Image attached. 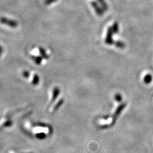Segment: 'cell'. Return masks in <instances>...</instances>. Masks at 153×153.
<instances>
[{
	"label": "cell",
	"mask_w": 153,
	"mask_h": 153,
	"mask_svg": "<svg viewBox=\"0 0 153 153\" xmlns=\"http://www.w3.org/2000/svg\"><path fill=\"white\" fill-rule=\"evenodd\" d=\"M0 22L4 25H5L11 27L15 28L18 26V22L16 21L9 19L5 17H2L0 18Z\"/></svg>",
	"instance_id": "obj_1"
},
{
	"label": "cell",
	"mask_w": 153,
	"mask_h": 153,
	"mask_svg": "<svg viewBox=\"0 0 153 153\" xmlns=\"http://www.w3.org/2000/svg\"><path fill=\"white\" fill-rule=\"evenodd\" d=\"M91 5H92L93 7L94 8V9L95 10V11L99 15H100V14H102V10L100 9V8L99 7L98 5H97V4L95 2H92Z\"/></svg>",
	"instance_id": "obj_2"
},
{
	"label": "cell",
	"mask_w": 153,
	"mask_h": 153,
	"mask_svg": "<svg viewBox=\"0 0 153 153\" xmlns=\"http://www.w3.org/2000/svg\"><path fill=\"white\" fill-rule=\"evenodd\" d=\"M59 89L58 88H55V89H54V90H53V97H52V102H51V103H52V102H54V100H55V99H56V98L57 97V96H58V95L59 94Z\"/></svg>",
	"instance_id": "obj_3"
},
{
	"label": "cell",
	"mask_w": 153,
	"mask_h": 153,
	"mask_svg": "<svg viewBox=\"0 0 153 153\" xmlns=\"http://www.w3.org/2000/svg\"><path fill=\"white\" fill-rule=\"evenodd\" d=\"M39 81V78L38 76L35 75L34 77H33V85H37V84H38Z\"/></svg>",
	"instance_id": "obj_4"
},
{
	"label": "cell",
	"mask_w": 153,
	"mask_h": 153,
	"mask_svg": "<svg viewBox=\"0 0 153 153\" xmlns=\"http://www.w3.org/2000/svg\"><path fill=\"white\" fill-rule=\"evenodd\" d=\"M57 0H45L44 1V4L46 5H49L53 3H54L55 2H56Z\"/></svg>",
	"instance_id": "obj_5"
},
{
	"label": "cell",
	"mask_w": 153,
	"mask_h": 153,
	"mask_svg": "<svg viewBox=\"0 0 153 153\" xmlns=\"http://www.w3.org/2000/svg\"><path fill=\"white\" fill-rule=\"evenodd\" d=\"M98 1L99 2V3L102 5V6L104 7V9H107V6L106 3L105 2L104 0H98Z\"/></svg>",
	"instance_id": "obj_6"
},
{
	"label": "cell",
	"mask_w": 153,
	"mask_h": 153,
	"mask_svg": "<svg viewBox=\"0 0 153 153\" xmlns=\"http://www.w3.org/2000/svg\"><path fill=\"white\" fill-rule=\"evenodd\" d=\"M2 52H3V49H2V47L0 46V56H1V54H2Z\"/></svg>",
	"instance_id": "obj_7"
}]
</instances>
